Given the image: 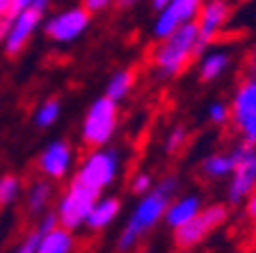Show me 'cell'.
Returning a JSON list of instances; mask_svg holds the SVG:
<instances>
[{"instance_id": "cell-5", "label": "cell", "mask_w": 256, "mask_h": 253, "mask_svg": "<svg viewBox=\"0 0 256 253\" xmlns=\"http://www.w3.org/2000/svg\"><path fill=\"white\" fill-rule=\"evenodd\" d=\"M98 192L90 190L85 185L71 180L64 192L60 194L58 203H55V215H58V224L66 231L76 233L78 228H82L87 224V217H90L94 203L98 201Z\"/></svg>"}, {"instance_id": "cell-4", "label": "cell", "mask_w": 256, "mask_h": 253, "mask_svg": "<svg viewBox=\"0 0 256 253\" xmlns=\"http://www.w3.org/2000/svg\"><path fill=\"white\" fill-rule=\"evenodd\" d=\"M119 128V105L114 100L98 96L87 107L82 123H80V142L90 151L106 148L114 139Z\"/></svg>"}, {"instance_id": "cell-32", "label": "cell", "mask_w": 256, "mask_h": 253, "mask_svg": "<svg viewBox=\"0 0 256 253\" xmlns=\"http://www.w3.org/2000/svg\"><path fill=\"white\" fill-rule=\"evenodd\" d=\"M10 27H12V21H5V18H0V46L5 43L7 34H10Z\"/></svg>"}, {"instance_id": "cell-33", "label": "cell", "mask_w": 256, "mask_h": 253, "mask_svg": "<svg viewBox=\"0 0 256 253\" xmlns=\"http://www.w3.org/2000/svg\"><path fill=\"white\" fill-rule=\"evenodd\" d=\"M167 2H170V0H154L149 7H151V11H154V14H160V11L167 7Z\"/></svg>"}, {"instance_id": "cell-11", "label": "cell", "mask_w": 256, "mask_h": 253, "mask_svg": "<svg viewBox=\"0 0 256 253\" xmlns=\"http://www.w3.org/2000/svg\"><path fill=\"white\" fill-rule=\"evenodd\" d=\"M199 9H202L199 0H170L165 9L156 14L154 25H151V37L156 41H165L181 27L197 21Z\"/></svg>"}, {"instance_id": "cell-10", "label": "cell", "mask_w": 256, "mask_h": 253, "mask_svg": "<svg viewBox=\"0 0 256 253\" xmlns=\"http://www.w3.org/2000/svg\"><path fill=\"white\" fill-rule=\"evenodd\" d=\"M226 219H229V208L224 206V203H210V206H206L188 226L174 231L176 249L188 251V249L199 247L210 233H215L220 226H224Z\"/></svg>"}, {"instance_id": "cell-1", "label": "cell", "mask_w": 256, "mask_h": 253, "mask_svg": "<svg viewBox=\"0 0 256 253\" xmlns=\"http://www.w3.org/2000/svg\"><path fill=\"white\" fill-rule=\"evenodd\" d=\"M178 192V178L176 176H167L160 183H156V187L146 196L138 199V203L133 206L130 215H128L126 224H124L122 233L117 238V251L119 253H130L146 233H151L165 219V212L170 208L172 199Z\"/></svg>"}, {"instance_id": "cell-15", "label": "cell", "mask_w": 256, "mask_h": 253, "mask_svg": "<svg viewBox=\"0 0 256 253\" xmlns=\"http://www.w3.org/2000/svg\"><path fill=\"white\" fill-rule=\"evenodd\" d=\"M122 199L114 194H101L98 196V201L94 203V208H92L90 217H87V224L85 228H90L92 233H101L106 231V228H110L112 224L119 219V215H122Z\"/></svg>"}, {"instance_id": "cell-16", "label": "cell", "mask_w": 256, "mask_h": 253, "mask_svg": "<svg viewBox=\"0 0 256 253\" xmlns=\"http://www.w3.org/2000/svg\"><path fill=\"white\" fill-rule=\"evenodd\" d=\"M53 196H55V183H50V180H46V178L32 180V183L28 185L26 194H23V199H26V210L30 212L32 217L39 219L42 215L48 212Z\"/></svg>"}, {"instance_id": "cell-34", "label": "cell", "mask_w": 256, "mask_h": 253, "mask_svg": "<svg viewBox=\"0 0 256 253\" xmlns=\"http://www.w3.org/2000/svg\"><path fill=\"white\" fill-rule=\"evenodd\" d=\"M135 5V2H130V0H128V2H126V0H124V2H117V7H133Z\"/></svg>"}, {"instance_id": "cell-26", "label": "cell", "mask_w": 256, "mask_h": 253, "mask_svg": "<svg viewBox=\"0 0 256 253\" xmlns=\"http://www.w3.org/2000/svg\"><path fill=\"white\" fill-rule=\"evenodd\" d=\"M28 5H30V0H0V18L14 21Z\"/></svg>"}, {"instance_id": "cell-21", "label": "cell", "mask_w": 256, "mask_h": 253, "mask_svg": "<svg viewBox=\"0 0 256 253\" xmlns=\"http://www.w3.org/2000/svg\"><path fill=\"white\" fill-rule=\"evenodd\" d=\"M60 116H62V100L50 96V98L39 100L37 107L32 110V126L39 130H48L60 121Z\"/></svg>"}, {"instance_id": "cell-3", "label": "cell", "mask_w": 256, "mask_h": 253, "mask_svg": "<svg viewBox=\"0 0 256 253\" xmlns=\"http://www.w3.org/2000/svg\"><path fill=\"white\" fill-rule=\"evenodd\" d=\"M122 162L124 160H122V151L119 148H114V146L94 148V151H87V155L80 160L71 180L103 194L119 178Z\"/></svg>"}, {"instance_id": "cell-31", "label": "cell", "mask_w": 256, "mask_h": 253, "mask_svg": "<svg viewBox=\"0 0 256 253\" xmlns=\"http://www.w3.org/2000/svg\"><path fill=\"white\" fill-rule=\"evenodd\" d=\"M247 75H250V78H256V46L252 48L250 59H247Z\"/></svg>"}, {"instance_id": "cell-25", "label": "cell", "mask_w": 256, "mask_h": 253, "mask_svg": "<svg viewBox=\"0 0 256 253\" xmlns=\"http://www.w3.org/2000/svg\"><path fill=\"white\" fill-rule=\"evenodd\" d=\"M206 119L213 123V126H226V123H231L229 103H224V100H213V103L206 107Z\"/></svg>"}, {"instance_id": "cell-12", "label": "cell", "mask_w": 256, "mask_h": 253, "mask_svg": "<svg viewBox=\"0 0 256 253\" xmlns=\"http://www.w3.org/2000/svg\"><path fill=\"white\" fill-rule=\"evenodd\" d=\"M76 164V148L69 139L58 137L48 142L37 155V169L39 174L50 183H60L74 171Z\"/></svg>"}, {"instance_id": "cell-19", "label": "cell", "mask_w": 256, "mask_h": 253, "mask_svg": "<svg viewBox=\"0 0 256 253\" xmlns=\"http://www.w3.org/2000/svg\"><path fill=\"white\" fill-rule=\"evenodd\" d=\"M76 251V233L58 226L55 231L42 235L37 253H74Z\"/></svg>"}, {"instance_id": "cell-28", "label": "cell", "mask_w": 256, "mask_h": 253, "mask_svg": "<svg viewBox=\"0 0 256 253\" xmlns=\"http://www.w3.org/2000/svg\"><path fill=\"white\" fill-rule=\"evenodd\" d=\"M60 224H58V215H55V210H48L46 215H42L37 219V231L42 233V235H46V233H50V231H55Z\"/></svg>"}, {"instance_id": "cell-8", "label": "cell", "mask_w": 256, "mask_h": 253, "mask_svg": "<svg viewBox=\"0 0 256 253\" xmlns=\"http://www.w3.org/2000/svg\"><path fill=\"white\" fill-rule=\"evenodd\" d=\"M48 9H50L48 0H30V5L12 21L10 34H7L5 43L0 46L7 57H16L18 53H23V48L30 43L32 34L44 25Z\"/></svg>"}, {"instance_id": "cell-23", "label": "cell", "mask_w": 256, "mask_h": 253, "mask_svg": "<svg viewBox=\"0 0 256 253\" xmlns=\"http://www.w3.org/2000/svg\"><path fill=\"white\" fill-rule=\"evenodd\" d=\"M188 135H190V132H188V128L183 126V123H176V126H172L170 130H167V135H165L162 151H165L167 155H176L188 144Z\"/></svg>"}, {"instance_id": "cell-17", "label": "cell", "mask_w": 256, "mask_h": 253, "mask_svg": "<svg viewBox=\"0 0 256 253\" xmlns=\"http://www.w3.org/2000/svg\"><path fill=\"white\" fill-rule=\"evenodd\" d=\"M231 66V55L224 48H210L199 57V80L202 82H215Z\"/></svg>"}, {"instance_id": "cell-13", "label": "cell", "mask_w": 256, "mask_h": 253, "mask_svg": "<svg viewBox=\"0 0 256 253\" xmlns=\"http://www.w3.org/2000/svg\"><path fill=\"white\" fill-rule=\"evenodd\" d=\"M231 18V5L224 0H208L202 2V9L197 16V30H199V41L204 48H208L213 41H218L220 34L224 32L226 23Z\"/></svg>"}, {"instance_id": "cell-18", "label": "cell", "mask_w": 256, "mask_h": 253, "mask_svg": "<svg viewBox=\"0 0 256 253\" xmlns=\"http://www.w3.org/2000/svg\"><path fill=\"white\" fill-rule=\"evenodd\" d=\"M135 87V71L133 69H117L112 71L110 78H108L106 82V98L114 100V103H122V100H126L128 96H130V91H133Z\"/></svg>"}, {"instance_id": "cell-14", "label": "cell", "mask_w": 256, "mask_h": 253, "mask_svg": "<svg viewBox=\"0 0 256 253\" xmlns=\"http://www.w3.org/2000/svg\"><path fill=\"white\" fill-rule=\"evenodd\" d=\"M204 208L206 206L199 194H176L165 212V226L170 231H178V228L188 226Z\"/></svg>"}, {"instance_id": "cell-7", "label": "cell", "mask_w": 256, "mask_h": 253, "mask_svg": "<svg viewBox=\"0 0 256 253\" xmlns=\"http://www.w3.org/2000/svg\"><path fill=\"white\" fill-rule=\"evenodd\" d=\"M231 128L240 142L256 146V78H242L231 96Z\"/></svg>"}, {"instance_id": "cell-20", "label": "cell", "mask_w": 256, "mask_h": 253, "mask_svg": "<svg viewBox=\"0 0 256 253\" xmlns=\"http://www.w3.org/2000/svg\"><path fill=\"white\" fill-rule=\"evenodd\" d=\"M202 174L210 180L231 178V174H234V155H231V151L208 153L202 162Z\"/></svg>"}, {"instance_id": "cell-2", "label": "cell", "mask_w": 256, "mask_h": 253, "mask_svg": "<svg viewBox=\"0 0 256 253\" xmlns=\"http://www.w3.org/2000/svg\"><path fill=\"white\" fill-rule=\"evenodd\" d=\"M204 50H208V48H204L199 41L197 23H190L178 32H174L172 37H167L165 41L156 43L154 53H151V64H154V71L158 78L170 80L181 71H186L192 59L202 57Z\"/></svg>"}, {"instance_id": "cell-30", "label": "cell", "mask_w": 256, "mask_h": 253, "mask_svg": "<svg viewBox=\"0 0 256 253\" xmlns=\"http://www.w3.org/2000/svg\"><path fill=\"white\" fill-rule=\"evenodd\" d=\"M242 208H245V217L252 222V233H254V238H256V192L245 201Z\"/></svg>"}, {"instance_id": "cell-22", "label": "cell", "mask_w": 256, "mask_h": 253, "mask_svg": "<svg viewBox=\"0 0 256 253\" xmlns=\"http://www.w3.org/2000/svg\"><path fill=\"white\" fill-rule=\"evenodd\" d=\"M23 196V183L18 176L5 174L0 176V208H10Z\"/></svg>"}, {"instance_id": "cell-27", "label": "cell", "mask_w": 256, "mask_h": 253, "mask_svg": "<svg viewBox=\"0 0 256 253\" xmlns=\"http://www.w3.org/2000/svg\"><path fill=\"white\" fill-rule=\"evenodd\" d=\"M39 240H42V233H39L37 228H32V231H28L26 235H23V240L16 244L12 253H37Z\"/></svg>"}, {"instance_id": "cell-29", "label": "cell", "mask_w": 256, "mask_h": 253, "mask_svg": "<svg viewBox=\"0 0 256 253\" xmlns=\"http://www.w3.org/2000/svg\"><path fill=\"white\" fill-rule=\"evenodd\" d=\"M82 7H85V11L90 16H94V14H98V11L110 9L112 2H108V0H85V2H82Z\"/></svg>"}, {"instance_id": "cell-9", "label": "cell", "mask_w": 256, "mask_h": 253, "mask_svg": "<svg viewBox=\"0 0 256 253\" xmlns=\"http://www.w3.org/2000/svg\"><path fill=\"white\" fill-rule=\"evenodd\" d=\"M90 23L92 16L85 11V7L69 5L48 14L42 25V32L46 34V39H50L55 43H74L87 32Z\"/></svg>"}, {"instance_id": "cell-6", "label": "cell", "mask_w": 256, "mask_h": 253, "mask_svg": "<svg viewBox=\"0 0 256 253\" xmlns=\"http://www.w3.org/2000/svg\"><path fill=\"white\" fill-rule=\"evenodd\" d=\"M234 174L226 185V201L231 206H245V201L256 192V146L238 142L231 148Z\"/></svg>"}, {"instance_id": "cell-24", "label": "cell", "mask_w": 256, "mask_h": 253, "mask_svg": "<svg viewBox=\"0 0 256 253\" xmlns=\"http://www.w3.org/2000/svg\"><path fill=\"white\" fill-rule=\"evenodd\" d=\"M154 187H156V180L149 171H135V174L130 176V180H128V190H130V194L140 196V199L149 194Z\"/></svg>"}]
</instances>
